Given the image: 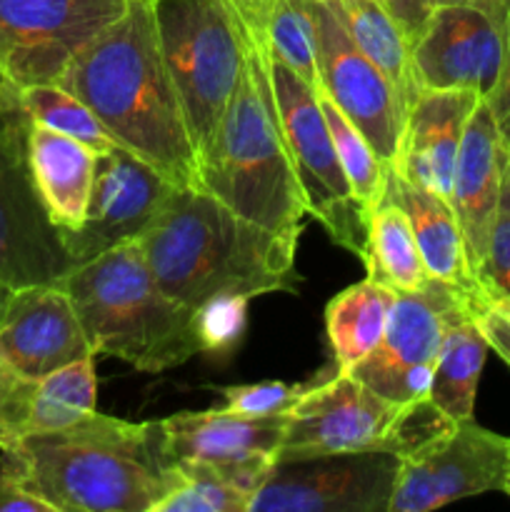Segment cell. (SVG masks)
Masks as SVG:
<instances>
[{
  "mask_svg": "<svg viewBox=\"0 0 510 512\" xmlns=\"http://www.w3.org/2000/svg\"><path fill=\"white\" fill-rule=\"evenodd\" d=\"M138 240L160 288L190 310L220 295L298 293L300 235L263 228L200 188H175Z\"/></svg>",
  "mask_w": 510,
  "mask_h": 512,
  "instance_id": "2",
  "label": "cell"
},
{
  "mask_svg": "<svg viewBox=\"0 0 510 512\" xmlns=\"http://www.w3.org/2000/svg\"><path fill=\"white\" fill-rule=\"evenodd\" d=\"M58 83L98 115L118 145L178 188H198V155L160 53L150 0H130L120 18L75 55Z\"/></svg>",
  "mask_w": 510,
  "mask_h": 512,
  "instance_id": "1",
  "label": "cell"
},
{
  "mask_svg": "<svg viewBox=\"0 0 510 512\" xmlns=\"http://www.w3.org/2000/svg\"><path fill=\"white\" fill-rule=\"evenodd\" d=\"M480 100L473 90H420L405 118L395 170L450 200L465 125Z\"/></svg>",
  "mask_w": 510,
  "mask_h": 512,
  "instance_id": "20",
  "label": "cell"
},
{
  "mask_svg": "<svg viewBox=\"0 0 510 512\" xmlns=\"http://www.w3.org/2000/svg\"><path fill=\"white\" fill-rule=\"evenodd\" d=\"M160 53L200 158L245 68V35L223 0H150Z\"/></svg>",
  "mask_w": 510,
  "mask_h": 512,
  "instance_id": "7",
  "label": "cell"
},
{
  "mask_svg": "<svg viewBox=\"0 0 510 512\" xmlns=\"http://www.w3.org/2000/svg\"><path fill=\"white\" fill-rule=\"evenodd\" d=\"M510 438L470 420L450 423L403 455L388 512H425L483 493H505Z\"/></svg>",
  "mask_w": 510,
  "mask_h": 512,
  "instance_id": "12",
  "label": "cell"
},
{
  "mask_svg": "<svg viewBox=\"0 0 510 512\" xmlns=\"http://www.w3.org/2000/svg\"><path fill=\"white\" fill-rule=\"evenodd\" d=\"M95 355L70 295L53 285L10 290L0 303V360L40 380Z\"/></svg>",
  "mask_w": 510,
  "mask_h": 512,
  "instance_id": "18",
  "label": "cell"
},
{
  "mask_svg": "<svg viewBox=\"0 0 510 512\" xmlns=\"http://www.w3.org/2000/svg\"><path fill=\"white\" fill-rule=\"evenodd\" d=\"M20 105V88L0 68V113Z\"/></svg>",
  "mask_w": 510,
  "mask_h": 512,
  "instance_id": "42",
  "label": "cell"
},
{
  "mask_svg": "<svg viewBox=\"0 0 510 512\" xmlns=\"http://www.w3.org/2000/svg\"><path fill=\"white\" fill-rule=\"evenodd\" d=\"M333 5L360 53L378 65L380 73L398 90L405 110H410L420 95V85L415 78L410 40L393 15L380 0H333Z\"/></svg>",
  "mask_w": 510,
  "mask_h": 512,
  "instance_id": "24",
  "label": "cell"
},
{
  "mask_svg": "<svg viewBox=\"0 0 510 512\" xmlns=\"http://www.w3.org/2000/svg\"><path fill=\"white\" fill-rule=\"evenodd\" d=\"M228 10L233 13L240 33L245 40L258 43L265 48V35H268V20L273 13L275 0H223Z\"/></svg>",
  "mask_w": 510,
  "mask_h": 512,
  "instance_id": "38",
  "label": "cell"
},
{
  "mask_svg": "<svg viewBox=\"0 0 510 512\" xmlns=\"http://www.w3.org/2000/svg\"><path fill=\"white\" fill-rule=\"evenodd\" d=\"M20 105L33 123L75 138L93 153L103 155L118 148V140L105 130L98 115L75 93L60 83H40L20 88Z\"/></svg>",
  "mask_w": 510,
  "mask_h": 512,
  "instance_id": "28",
  "label": "cell"
},
{
  "mask_svg": "<svg viewBox=\"0 0 510 512\" xmlns=\"http://www.w3.org/2000/svg\"><path fill=\"white\" fill-rule=\"evenodd\" d=\"M315 38L318 90L328 95L373 145L375 155L395 168L405 135V110L398 90L370 63L335 13L333 0H305Z\"/></svg>",
  "mask_w": 510,
  "mask_h": 512,
  "instance_id": "11",
  "label": "cell"
},
{
  "mask_svg": "<svg viewBox=\"0 0 510 512\" xmlns=\"http://www.w3.org/2000/svg\"><path fill=\"white\" fill-rule=\"evenodd\" d=\"M380 3L393 15V20L400 25L405 38L410 40V48H413V43L420 38V33L428 25L430 15H433V0H380Z\"/></svg>",
  "mask_w": 510,
  "mask_h": 512,
  "instance_id": "39",
  "label": "cell"
},
{
  "mask_svg": "<svg viewBox=\"0 0 510 512\" xmlns=\"http://www.w3.org/2000/svg\"><path fill=\"white\" fill-rule=\"evenodd\" d=\"M395 290L365 278L335 295L325 308V335L335 373H353L383 338Z\"/></svg>",
  "mask_w": 510,
  "mask_h": 512,
  "instance_id": "23",
  "label": "cell"
},
{
  "mask_svg": "<svg viewBox=\"0 0 510 512\" xmlns=\"http://www.w3.org/2000/svg\"><path fill=\"white\" fill-rule=\"evenodd\" d=\"M198 188L263 228L303 233L308 205L280 130L263 45L245 40L243 75L200 158Z\"/></svg>",
  "mask_w": 510,
  "mask_h": 512,
  "instance_id": "5",
  "label": "cell"
},
{
  "mask_svg": "<svg viewBox=\"0 0 510 512\" xmlns=\"http://www.w3.org/2000/svg\"><path fill=\"white\" fill-rule=\"evenodd\" d=\"M488 105L495 115L500 133H503L505 143L510 145V5H508V23H505V58L503 70H500L498 88L488 95Z\"/></svg>",
  "mask_w": 510,
  "mask_h": 512,
  "instance_id": "40",
  "label": "cell"
},
{
  "mask_svg": "<svg viewBox=\"0 0 510 512\" xmlns=\"http://www.w3.org/2000/svg\"><path fill=\"white\" fill-rule=\"evenodd\" d=\"M248 303L245 295H220L193 310L203 353H230L240 343L248 323Z\"/></svg>",
  "mask_w": 510,
  "mask_h": 512,
  "instance_id": "33",
  "label": "cell"
},
{
  "mask_svg": "<svg viewBox=\"0 0 510 512\" xmlns=\"http://www.w3.org/2000/svg\"><path fill=\"white\" fill-rule=\"evenodd\" d=\"M475 280L483 290V298H510V158L505 165L488 248L483 263L475 270Z\"/></svg>",
  "mask_w": 510,
  "mask_h": 512,
  "instance_id": "34",
  "label": "cell"
},
{
  "mask_svg": "<svg viewBox=\"0 0 510 512\" xmlns=\"http://www.w3.org/2000/svg\"><path fill=\"white\" fill-rule=\"evenodd\" d=\"M33 120L23 105L0 113V285H53L75 268L63 233L50 223L28 163Z\"/></svg>",
  "mask_w": 510,
  "mask_h": 512,
  "instance_id": "10",
  "label": "cell"
},
{
  "mask_svg": "<svg viewBox=\"0 0 510 512\" xmlns=\"http://www.w3.org/2000/svg\"><path fill=\"white\" fill-rule=\"evenodd\" d=\"M475 323L483 330L490 350L510 365V298H480Z\"/></svg>",
  "mask_w": 510,
  "mask_h": 512,
  "instance_id": "37",
  "label": "cell"
},
{
  "mask_svg": "<svg viewBox=\"0 0 510 512\" xmlns=\"http://www.w3.org/2000/svg\"><path fill=\"white\" fill-rule=\"evenodd\" d=\"M488 353L490 345L475 323V315L458 320L445 333L430 378L428 400L453 423L473 418L480 373Z\"/></svg>",
  "mask_w": 510,
  "mask_h": 512,
  "instance_id": "25",
  "label": "cell"
},
{
  "mask_svg": "<svg viewBox=\"0 0 510 512\" xmlns=\"http://www.w3.org/2000/svg\"><path fill=\"white\" fill-rule=\"evenodd\" d=\"M285 415L245 418L228 410L175 413L153 420L158 448L168 463L198 460L218 468L253 498L278 463Z\"/></svg>",
  "mask_w": 510,
  "mask_h": 512,
  "instance_id": "15",
  "label": "cell"
},
{
  "mask_svg": "<svg viewBox=\"0 0 510 512\" xmlns=\"http://www.w3.org/2000/svg\"><path fill=\"white\" fill-rule=\"evenodd\" d=\"M28 163L50 223L63 235L75 233L88 215L98 153L75 138L30 123Z\"/></svg>",
  "mask_w": 510,
  "mask_h": 512,
  "instance_id": "22",
  "label": "cell"
},
{
  "mask_svg": "<svg viewBox=\"0 0 510 512\" xmlns=\"http://www.w3.org/2000/svg\"><path fill=\"white\" fill-rule=\"evenodd\" d=\"M433 3H435V8H440V5H475V8H483L485 13L495 15V18H500L508 23L510 0H433Z\"/></svg>",
  "mask_w": 510,
  "mask_h": 512,
  "instance_id": "41",
  "label": "cell"
},
{
  "mask_svg": "<svg viewBox=\"0 0 510 512\" xmlns=\"http://www.w3.org/2000/svg\"><path fill=\"white\" fill-rule=\"evenodd\" d=\"M5 295H8V290H5L3 285H0V303H3V298H5Z\"/></svg>",
  "mask_w": 510,
  "mask_h": 512,
  "instance_id": "43",
  "label": "cell"
},
{
  "mask_svg": "<svg viewBox=\"0 0 510 512\" xmlns=\"http://www.w3.org/2000/svg\"><path fill=\"white\" fill-rule=\"evenodd\" d=\"M320 108H323L325 123H328L330 138H333L335 153H338L340 168L348 178L350 190L355 200L363 205L365 213H373L385 195V178H388V165L375 155L373 145L365 140V135L348 120V115L333 103L325 93L318 90Z\"/></svg>",
  "mask_w": 510,
  "mask_h": 512,
  "instance_id": "29",
  "label": "cell"
},
{
  "mask_svg": "<svg viewBox=\"0 0 510 512\" xmlns=\"http://www.w3.org/2000/svg\"><path fill=\"white\" fill-rule=\"evenodd\" d=\"M270 85L275 95L280 130L293 160L295 175L303 188L308 215H313L325 233L363 260L368 243V220L363 205L355 200L348 178L340 168L318 90L305 83L293 68L265 48Z\"/></svg>",
  "mask_w": 510,
  "mask_h": 512,
  "instance_id": "8",
  "label": "cell"
},
{
  "mask_svg": "<svg viewBox=\"0 0 510 512\" xmlns=\"http://www.w3.org/2000/svg\"><path fill=\"white\" fill-rule=\"evenodd\" d=\"M265 48L318 90L315 38L305 0H275L268 20Z\"/></svg>",
  "mask_w": 510,
  "mask_h": 512,
  "instance_id": "31",
  "label": "cell"
},
{
  "mask_svg": "<svg viewBox=\"0 0 510 512\" xmlns=\"http://www.w3.org/2000/svg\"><path fill=\"white\" fill-rule=\"evenodd\" d=\"M508 158L510 145L505 143L493 110L483 98L465 125L453 173V190H450V205L463 230L473 275L483 263L488 248Z\"/></svg>",
  "mask_w": 510,
  "mask_h": 512,
  "instance_id": "19",
  "label": "cell"
},
{
  "mask_svg": "<svg viewBox=\"0 0 510 512\" xmlns=\"http://www.w3.org/2000/svg\"><path fill=\"white\" fill-rule=\"evenodd\" d=\"M130 0H0V68L18 88L58 83Z\"/></svg>",
  "mask_w": 510,
  "mask_h": 512,
  "instance_id": "13",
  "label": "cell"
},
{
  "mask_svg": "<svg viewBox=\"0 0 510 512\" xmlns=\"http://www.w3.org/2000/svg\"><path fill=\"white\" fill-rule=\"evenodd\" d=\"M40 380L25 378L0 360V450L35 433Z\"/></svg>",
  "mask_w": 510,
  "mask_h": 512,
  "instance_id": "32",
  "label": "cell"
},
{
  "mask_svg": "<svg viewBox=\"0 0 510 512\" xmlns=\"http://www.w3.org/2000/svg\"><path fill=\"white\" fill-rule=\"evenodd\" d=\"M360 263L368 270V278L395 293L418 290L430 280L408 215L388 198L370 213L368 243Z\"/></svg>",
  "mask_w": 510,
  "mask_h": 512,
  "instance_id": "26",
  "label": "cell"
},
{
  "mask_svg": "<svg viewBox=\"0 0 510 512\" xmlns=\"http://www.w3.org/2000/svg\"><path fill=\"white\" fill-rule=\"evenodd\" d=\"M383 198L393 200L408 215L430 278L455 285L478 300L483 298V290L470 270L463 230L450 200L413 183L395 168H388Z\"/></svg>",
  "mask_w": 510,
  "mask_h": 512,
  "instance_id": "21",
  "label": "cell"
},
{
  "mask_svg": "<svg viewBox=\"0 0 510 512\" xmlns=\"http://www.w3.org/2000/svg\"><path fill=\"white\" fill-rule=\"evenodd\" d=\"M475 305V295L433 278L418 290L395 293L383 338L353 375L390 403H420L428 398L445 333L475 315Z\"/></svg>",
  "mask_w": 510,
  "mask_h": 512,
  "instance_id": "9",
  "label": "cell"
},
{
  "mask_svg": "<svg viewBox=\"0 0 510 512\" xmlns=\"http://www.w3.org/2000/svg\"><path fill=\"white\" fill-rule=\"evenodd\" d=\"M453 420L428 398L415 405H395L360 383L353 373H335L310 385L288 410L278 460L318 455L393 450L408 455Z\"/></svg>",
  "mask_w": 510,
  "mask_h": 512,
  "instance_id": "6",
  "label": "cell"
},
{
  "mask_svg": "<svg viewBox=\"0 0 510 512\" xmlns=\"http://www.w3.org/2000/svg\"><path fill=\"white\" fill-rule=\"evenodd\" d=\"M505 58V20L475 5H440L413 43L420 90H473L488 98L498 88Z\"/></svg>",
  "mask_w": 510,
  "mask_h": 512,
  "instance_id": "17",
  "label": "cell"
},
{
  "mask_svg": "<svg viewBox=\"0 0 510 512\" xmlns=\"http://www.w3.org/2000/svg\"><path fill=\"white\" fill-rule=\"evenodd\" d=\"M400 463L393 450L278 460L248 512H388Z\"/></svg>",
  "mask_w": 510,
  "mask_h": 512,
  "instance_id": "14",
  "label": "cell"
},
{
  "mask_svg": "<svg viewBox=\"0 0 510 512\" xmlns=\"http://www.w3.org/2000/svg\"><path fill=\"white\" fill-rule=\"evenodd\" d=\"M55 512H153L165 465L150 423L88 413L78 423L13 445Z\"/></svg>",
  "mask_w": 510,
  "mask_h": 512,
  "instance_id": "3",
  "label": "cell"
},
{
  "mask_svg": "<svg viewBox=\"0 0 510 512\" xmlns=\"http://www.w3.org/2000/svg\"><path fill=\"white\" fill-rule=\"evenodd\" d=\"M0 512H55L13 448L0 450Z\"/></svg>",
  "mask_w": 510,
  "mask_h": 512,
  "instance_id": "36",
  "label": "cell"
},
{
  "mask_svg": "<svg viewBox=\"0 0 510 512\" xmlns=\"http://www.w3.org/2000/svg\"><path fill=\"white\" fill-rule=\"evenodd\" d=\"M60 288L73 300L95 355L140 373H163L203 353L193 310L160 288L138 238L70 268Z\"/></svg>",
  "mask_w": 510,
  "mask_h": 512,
  "instance_id": "4",
  "label": "cell"
},
{
  "mask_svg": "<svg viewBox=\"0 0 510 512\" xmlns=\"http://www.w3.org/2000/svg\"><path fill=\"white\" fill-rule=\"evenodd\" d=\"M505 493L510 495V468H508V483H505Z\"/></svg>",
  "mask_w": 510,
  "mask_h": 512,
  "instance_id": "44",
  "label": "cell"
},
{
  "mask_svg": "<svg viewBox=\"0 0 510 512\" xmlns=\"http://www.w3.org/2000/svg\"><path fill=\"white\" fill-rule=\"evenodd\" d=\"M250 493L198 460L165 465V490L153 512H248Z\"/></svg>",
  "mask_w": 510,
  "mask_h": 512,
  "instance_id": "27",
  "label": "cell"
},
{
  "mask_svg": "<svg viewBox=\"0 0 510 512\" xmlns=\"http://www.w3.org/2000/svg\"><path fill=\"white\" fill-rule=\"evenodd\" d=\"M175 188L178 185L123 145L98 155L85 223L63 235L73 263L80 265L113 245L140 238Z\"/></svg>",
  "mask_w": 510,
  "mask_h": 512,
  "instance_id": "16",
  "label": "cell"
},
{
  "mask_svg": "<svg viewBox=\"0 0 510 512\" xmlns=\"http://www.w3.org/2000/svg\"><path fill=\"white\" fill-rule=\"evenodd\" d=\"M95 403H98V378H95V355H90L40 378L35 433L68 428L93 413Z\"/></svg>",
  "mask_w": 510,
  "mask_h": 512,
  "instance_id": "30",
  "label": "cell"
},
{
  "mask_svg": "<svg viewBox=\"0 0 510 512\" xmlns=\"http://www.w3.org/2000/svg\"><path fill=\"white\" fill-rule=\"evenodd\" d=\"M310 385L283 383V380H265V383L230 385L223 388V410L245 418H270L285 415L308 390Z\"/></svg>",
  "mask_w": 510,
  "mask_h": 512,
  "instance_id": "35",
  "label": "cell"
}]
</instances>
